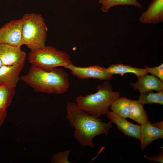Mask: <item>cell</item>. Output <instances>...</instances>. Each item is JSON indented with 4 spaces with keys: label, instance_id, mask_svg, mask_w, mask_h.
<instances>
[{
    "label": "cell",
    "instance_id": "obj_14",
    "mask_svg": "<svg viewBox=\"0 0 163 163\" xmlns=\"http://www.w3.org/2000/svg\"><path fill=\"white\" fill-rule=\"evenodd\" d=\"M15 88L6 85H0V127L7 116L6 110L12 101Z\"/></svg>",
    "mask_w": 163,
    "mask_h": 163
},
{
    "label": "cell",
    "instance_id": "obj_12",
    "mask_svg": "<svg viewBox=\"0 0 163 163\" xmlns=\"http://www.w3.org/2000/svg\"><path fill=\"white\" fill-rule=\"evenodd\" d=\"M138 78L137 81L131 83L130 85L135 90H138L140 94L153 90L158 91L163 90V82L153 75L147 74Z\"/></svg>",
    "mask_w": 163,
    "mask_h": 163
},
{
    "label": "cell",
    "instance_id": "obj_3",
    "mask_svg": "<svg viewBox=\"0 0 163 163\" xmlns=\"http://www.w3.org/2000/svg\"><path fill=\"white\" fill-rule=\"evenodd\" d=\"M97 91L86 96L80 95L75 100L78 107L87 113L99 117L106 114L109 108L117 99L120 93L114 91L110 83L105 81L101 85L96 86Z\"/></svg>",
    "mask_w": 163,
    "mask_h": 163
},
{
    "label": "cell",
    "instance_id": "obj_1",
    "mask_svg": "<svg viewBox=\"0 0 163 163\" xmlns=\"http://www.w3.org/2000/svg\"><path fill=\"white\" fill-rule=\"evenodd\" d=\"M66 117L75 130L74 136L82 146L93 148L92 140L96 136L104 134L107 136L112 127L111 123L104 122L99 117L90 114L80 109L76 103L67 104Z\"/></svg>",
    "mask_w": 163,
    "mask_h": 163
},
{
    "label": "cell",
    "instance_id": "obj_13",
    "mask_svg": "<svg viewBox=\"0 0 163 163\" xmlns=\"http://www.w3.org/2000/svg\"><path fill=\"white\" fill-rule=\"evenodd\" d=\"M144 24H156L163 21V0H153L139 18Z\"/></svg>",
    "mask_w": 163,
    "mask_h": 163
},
{
    "label": "cell",
    "instance_id": "obj_10",
    "mask_svg": "<svg viewBox=\"0 0 163 163\" xmlns=\"http://www.w3.org/2000/svg\"><path fill=\"white\" fill-rule=\"evenodd\" d=\"M106 114L109 121L116 124L118 129L125 135L139 140L140 125L129 122L126 118L118 116L112 111H109Z\"/></svg>",
    "mask_w": 163,
    "mask_h": 163
},
{
    "label": "cell",
    "instance_id": "obj_19",
    "mask_svg": "<svg viewBox=\"0 0 163 163\" xmlns=\"http://www.w3.org/2000/svg\"><path fill=\"white\" fill-rule=\"evenodd\" d=\"M99 2L102 4L101 10L104 12H107L113 7L120 5H133L140 9L142 8L137 0H99Z\"/></svg>",
    "mask_w": 163,
    "mask_h": 163
},
{
    "label": "cell",
    "instance_id": "obj_6",
    "mask_svg": "<svg viewBox=\"0 0 163 163\" xmlns=\"http://www.w3.org/2000/svg\"><path fill=\"white\" fill-rule=\"evenodd\" d=\"M21 18L11 20L0 28V43L18 47L23 45Z\"/></svg>",
    "mask_w": 163,
    "mask_h": 163
},
{
    "label": "cell",
    "instance_id": "obj_9",
    "mask_svg": "<svg viewBox=\"0 0 163 163\" xmlns=\"http://www.w3.org/2000/svg\"><path fill=\"white\" fill-rule=\"evenodd\" d=\"M26 56L21 47L0 43V59L3 65L11 66L25 63Z\"/></svg>",
    "mask_w": 163,
    "mask_h": 163
},
{
    "label": "cell",
    "instance_id": "obj_8",
    "mask_svg": "<svg viewBox=\"0 0 163 163\" xmlns=\"http://www.w3.org/2000/svg\"><path fill=\"white\" fill-rule=\"evenodd\" d=\"M140 149L143 150L152 141L163 138V121L151 123L150 121L140 125Z\"/></svg>",
    "mask_w": 163,
    "mask_h": 163
},
{
    "label": "cell",
    "instance_id": "obj_7",
    "mask_svg": "<svg viewBox=\"0 0 163 163\" xmlns=\"http://www.w3.org/2000/svg\"><path fill=\"white\" fill-rule=\"evenodd\" d=\"M64 67L70 70L72 75L79 79L94 78L107 81L112 78V75L110 74L107 68L98 65L81 67L72 63Z\"/></svg>",
    "mask_w": 163,
    "mask_h": 163
},
{
    "label": "cell",
    "instance_id": "obj_17",
    "mask_svg": "<svg viewBox=\"0 0 163 163\" xmlns=\"http://www.w3.org/2000/svg\"><path fill=\"white\" fill-rule=\"evenodd\" d=\"M131 99L126 97H120L110 106V109L118 116L124 118L128 117Z\"/></svg>",
    "mask_w": 163,
    "mask_h": 163
},
{
    "label": "cell",
    "instance_id": "obj_2",
    "mask_svg": "<svg viewBox=\"0 0 163 163\" xmlns=\"http://www.w3.org/2000/svg\"><path fill=\"white\" fill-rule=\"evenodd\" d=\"M20 80L37 92L59 94L66 92L70 87L68 73L61 68L45 69L31 65L27 74Z\"/></svg>",
    "mask_w": 163,
    "mask_h": 163
},
{
    "label": "cell",
    "instance_id": "obj_22",
    "mask_svg": "<svg viewBox=\"0 0 163 163\" xmlns=\"http://www.w3.org/2000/svg\"><path fill=\"white\" fill-rule=\"evenodd\" d=\"M145 158L153 163H163V152H161L157 155L151 157H148L145 155L144 156Z\"/></svg>",
    "mask_w": 163,
    "mask_h": 163
},
{
    "label": "cell",
    "instance_id": "obj_23",
    "mask_svg": "<svg viewBox=\"0 0 163 163\" xmlns=\"http://www.w3.org/2000/svg\"><path fill=\"white\" fill-rule=\"evenodd\" d=\"M2 65H3V64H2V62L0 59V68L1 67V66Z\"/></svg>",
    "mask_w": 163,
    "mask_h": 163
},
{
    "label": "cell",
    "instance_id": "obj_4",
    "mask_svg": "<svg viewBox=\"0 0 163 163\" xmlns=\"http://www.w3.org/2000/svg\"><path fill=\"white\" fill-rule=\"evenodd\" d=\"M23 45L31 51L45 46L48 28L45 19L40 14L26 13L21 18Z\"/></svg>",
    "mask_w": 163,
    "mask_h": 163
},
{
    "label": "cell",
    "instance_id": "obj_15",
    "mask_svg": "<svg viewBox=\"0 0 163 163\" xmlns=\"http://www.w3.org/2000/svg\"><path fill=\"white\" fill-rule=\"evenodd\" d=\"M107 69L112 75L119 74L123 75L124 74L130 73L136 75L138 78L148 73L145 68H137L120 63L111 64Z\"/></svg>",
    "mask_w": 163,
    "mask_h": 163
},
{
    "label": "cell",
    "instance_id": "obj_20",
    "mask_svg": "<svg viewBox=\"0 0 163 163\" xmlns=\"http://www.w3.org/2000/svg\"><path fill=\"white\" fill-rule=\"evenodd\" d=\"M71 150L68 149L63 152H60L54 154L52 157L50 163H69L68 157Z\"/></svg>",
    "mask_w": 163,
    "mask_h": 163
},
{
    "label": "cell",
    "instance_id": "obj_11",
    "mask_svg": "<svg viewBox=\"0 0 163 163\" xmlns=\"http://www.w3.org/2000/svg\"><path fill=\"white\" fill-rule=\"evenodd\" d=\"M24 63H18L11 66L3 65L0 68V85H6L15 88Z\"/></svg>",
    "mask_w": 163,
    "mask_h": 163
},
{
    "label": "cell",
    "instance_id": "obj_21",
    "mask_svg": "<svg viewBox=\"0 0 163 163\" xmlns=\"http://www.w3.org/2000/svg\"><path fill=\"white\" fill-rule=\"evenodd\" d=\"M148 73H150L153 75L157 77L162 81H163V64L160 66L154 67L145 66Z\"/></svg>",
    "mask_w": 163,
    "mask_h": 163
},
{
    "label": "cell",
    "instance_id": "obj_5",
    "mask_svg": "<svg viewBox=\"0 0 163 163\" xmlns=\"http://www.w3.org/2000/svg\"><path fill=\"white\" fill-rule=\"evenodd\" d=\"M69 55L51 46L31 51L28 61L31 65L45 69L63 67L73 63Z\"/></svg>",
    "mask_w": 163,
    "mask_h": 163
},
{
    "label": "cell",
    "instance_id": "obj_16",
    "mask_svg": "<svg viewBox=\"0 0 163 163\" xmlns=\"http://www.w3.org/2000/svg\"><path fill=\"white\" fill-rule=\"evenodd\" d=\"M143 104L137 101L131 99L128 117L140 125L149 121L147 112L144 109Z\"/></svg>",
    "mask_w": 163,
    "mask_h": 163
},
{
    "label": "cell",
    "instance_id": "obj_18",
    "mask_svg": "<svg viewBox=\"0 0 163 163\" xmlns=\"http://www.w3.org/2000/svg\"><path fill=\"white\" fill-rule=\"evenodd\" d=\"M143 104L156 103L163 105V90L154 93L152 91L141 93L137 100Z\"/></svg>",
    "mask_w": 163,
    "mask_h": 163
}]
</instances>
